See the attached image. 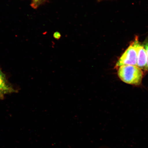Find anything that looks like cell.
Wrapping results in <instances>:
<instances>
[{"mask_svg":"<svg viewBox=\"0 0 148 148\" xmlns=\"http://www.w3.org/2000/svg\"><path fill=\"white\" fill-rule=\"evenodd\" d=\"M118 75L124 82L138 86L141 83L143 73L137 66L125 65L118 68Z\"/></svg>","mask_w":148,"mask_h":148,"instance_id":"cell-1","label":"cell"},{"mask_svg":"<svg viewBox=\"0 0 148 148\" xmlns=\"http://www.w3.org/2000/svg\"><path fill=\"white\" fill-rule=\"evenodd\" d=\"M137 60L136 50L131 43L116 62L115 67L118 68L120 66L125 65L137 66Z\"/></svg>","mask_w":148,"mask_h":148,"instance_id":"cell-2","label":"cell"},{"mask_svg":"<svg viewBox=\"0 0 148 148\" xmlns=\"http://www.w3.org/2000/svg\"><path fill=\"white\" fill-rule=\"evenodd\" d=\"M132 44L136 48L137 52V66L141 69L147 70V57L143 44L139 42L138 37L135 38Z\"/></svg>","mask_w":148,"mask_h":148,"instance_id":"cell-3","label":"cell"},{"mask_svg":"<svg viewBox=\"0 0 148 148\" xmlns=\"http://www.w3.org/2000/svg\"><path fill=\"white\" fill-rule=\"evenodd\" d=\"M16 92V90L8 82L5 74L0 69V99H4L5 94Z\"/></svg>","mask_w":148,"mask_h":148,"instance_id":"cell-4","label":"cell"},{"mask_svg":"<svg viewBox=\"0 0 148 148\" xmlns=\"http://www.w3.org/2000/svg\"><path fill=\"white\" fill-rule=\"evenodd\" d=\"M143 45L145 49L147 57V70H148V35L143 42Z\"/></svg>","mask_w":148,"mask_h":148,"instance_id":"cell-5","label":"cell"},{"mask_svg":"<svg viewBox=\"0 0 148 148\" xmlns=\"http://www.w3.org/2000/svg\"><path fill=\"white\" fill-rule=\"evenodd\" d=\"M45 1V0H32V2L31 5L33 7L36 8Z\"/></svg>","mask_w":148,"mask_h":148,"instance_id":"cell-6","label":"cell"},{"mask_svg":"<svg viewBox=\"0 0 148 148\" xmlns=\"http://www.w3.org/2000/svg\"><path fill=\"white\" fill-rule=\"evenodd\" d=\"M53 36L56 39L59 40L61 38V34L60 33L56 32L53 34Z\"/></svg>","mask_w":148,"mask_h":148,"instance_id":"cell-7","label":"cell"}]
</instances>
